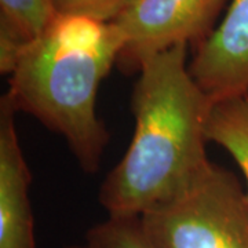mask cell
Here are the masks:
<instances>
[{
	"label": "cell",
	"instance_id": "8fae6325",
	"mask_svg": "<svg viewBox=\"0 0 248 248\" xmlns=\"http://www.w3.org/2000/svg\"><path fill=\"white\" fill-rule=\"evenodd\" d=\"M66 248H90L87 244H83V246H71V247H66Z\"/></svg>",
	"mask_w": 248,
	"mask_h": 248
},
{
	"label": "cell",
	"instance_id": "9c48e42d",
	"mask_svg": "<svg viewBox=\"0 0 248 248\" xmlns=\"http://www.w3.org/2000/svg\"><path fill=\"white\" fill-rule=\"evenodd\" d=\"M90 248H153L142 231L140 218H113L93 226L86 236Z\"/></svg>",
	"mask_w": 248,
	"mask_h": 248
},
{
	"label": "cell",
	"instance_id": "277c9868",
	"mask_svg": "<svg viewBox=\"0 0 248 248\" xmlns=\"http://www.w3.org/2000/svg\"><path fill=\"white\" fill-rule=\"evenodd\" d=\"M229 0H133L112 21L123 37L117 65L138 73L142 62L177 46H199Z\"/></svg>",
	"mask_w": 248,
	"mask_h": 248
},
{
	"label": "cell",
	"instance_id": "6da1fadb",
	"mask_svg": "<svg viewBox=\"0 0 248 248\" xmlns=\"http://www.w3.org/2000/svg\"><path fill=\"white\" fill-rule=\"evenodd\" d=\"M177 46L142 62L131 94L134 134L102 181L98 200L108 217L140 218L182 193L207 169V124L214 102Z\"/></svg>",
	"mask_w": 248,
	"mask_h": 248
},
{
	"label": "cell",
	"instance_id": "ba28073f",
	"mask_svg": "<svg viewBox=\"0 0 248 248\" xmlns=\"http://www.w3.org/2000/svg\"><path fill=\"white\" fill-rule=\"evenodd\" d=\"M60 14L57 0H0V39L25 47Z\"/></svg>",
	"mask_w": 248,
	"mask_h": 248
},
{
	"label": "cell",
	"instance_id": "5b68a950",
	"mask_svg": "<svg viewBox=\"0 0 248 248\" xmlns=\"http://www.w3.org/2000/svg\"><path fill=\"white\" fill-rule=\"evenodd\" d=\"M189 72L214 104L248 95V0H231L221 24L197 46Z\"/></svg>",
	"mask_w": 248,
	"mask_h": 248
},
{
	"label": "cell",
	"instance_id": "8992f818",
	"mask_svg": "<svg viewBox=\"0 0 248 248\" xmlns=\"http://www.w3.org/2000/svg\"><path fill=\"white\" fill-rule=\"evenodd\" d=\"M16 109L0 98V248H36L32 174L19 143Z\"/></svg>",
	"mask_w": 248,
	"mask_h": 248
},
{
	"label": "cell",
	"instance_id": "3957f363",
	"mask_svg": "<svg viewBox=\"0 0 248 248\" xmlns=\"http://www.w3.org/2000/svg\"><path fill=\"white\" fill-rule=\"evenodd\" d=\"M140 222L153 248H248L247 190L211 161L182 193Z\"/></svg>",
	"mask_w": 248,
	"mask_h": 248
},
{
	"label": "cell",
	"instance_id": "52a82bcc",
	"mask_svg": "<svg viewBox=\"0 0 248 248\" xmlns=\"http://www.w3.org/2000/svg\"><path fill=\"white\" fill-rule=\"evenodd\" d=\"M207 138L222 146L237 163L246 178L248 195V95L214 104Z\"/></svg>",
	"mask_w": 248,
	"mask_h": 248
},
{
	"label": "cell",
	"instance_id": "30bf717a",
	"mask_svg": "<svg viewBox=\"0 0 248 248\" xmlns=\"http://www.w3.org/2000/svg\"><path fill=\"white\" fill-rule=\"evenodd\" d=\"M133 0H57L61 14L112 22Z\"/></svg>",
	"mask_w": 248,
	"mask_h": 248
},
{
	"label": "cell",
	"instance_id": "7a4b0ae2",
	"mask_svg": "<svg viewBox=\"0 0 248 248\" xmlns=\"http://www.w3.org/2000/svg\"><path fill=\"white\" fill-rule=\"evenodd\" d=\"M123 50L113 22L60 14L28 43L4 94L16 112L62 137L80 169L97 174L110 135L97 113L99 86Z\"/></svg>",
	"mask_w": 248,
	"mask_h": 248
}]
</instances>
